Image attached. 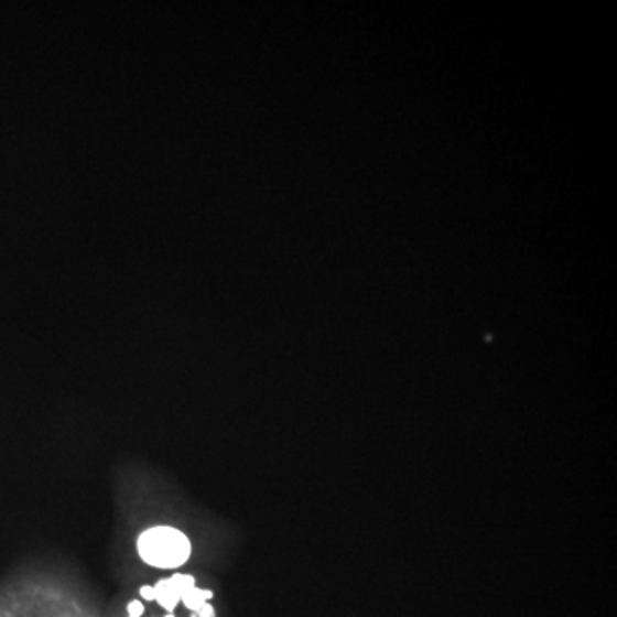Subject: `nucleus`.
<instances>
[{"label": "nucleus", "instance_id": "obj_8", "mask_svg": "<svg viewBox=\"0 0 617 617\" xmlns=\"http://www.w3.org/2000/svg\"><path fill=\"white\" fill-rule=\"evenodd\" d=\"M193 617H197L196 614H193Z\"/></svg>", "mask_w": 617, "mask_h": 617}, {"label": "nucleus", "instance_id": "obj_3", "mask_svg": "<svg viewBox=\"0 0 617 617\" xmlns=\"http://www.w3.org/2000/svg\"><path fill=\"white\" fill-rule=\"evenodd\" d=\"M212 591H203V588L193 586V588L185 592L184 597H182V602H184V606L187 607V609L193 610V613H197V610L205 606L206 602L212 600Z\"/></svg>", "mask_w": 617, "mask_h": 617}, {"label": "nucleus", "instance_id": "obj_5", "mask_svg": "<svg viewBox=\"0 0 617 617\" xmlns=\"http://www.w3.org/2000/svg\"><path fill=\"white\" fill-rule=\"evenodd\" d=\"M194 614H196L197 617H216L215 609H213V606L212 604H209V602H206L205 606L201 607V609Z\"/></svg>", "mask_w": 617, "mask_h": 617}, {"label": "nucleus", "instance_id": "obj_2", "mask_svg": "<svg viewBox=\"0 0 617 617\" xmlns=\"http://www.w3.org/2000/svg\"><path fill=\"white\" fill-rule=\"evenodd\" d=\"M196 586V580L191 575H181L175 573L172 578L160 580L154 588V600L159 602L160 606L166 610V614H172L178 602H182L185 592Z\"/></svg>", "mask_w": 617, "mask_h": 617}, {"label": "nucleus", "instance_id": "obj_7", "mask_svg": "<svg viewBox=\"0 0 617 617\" xmlns=\"http://www.w3.org/2000/svg\"><path fill=\"white\" fill-rule=\"evenodd\" d=\"M165 617H175L174 614H166Z\"/></svg>", "mask_w": 617, "mask_h": 617}, {"label": "nucleus", "instance_id": "obj_9", "mask_svg": "<svg viewBox=\"0 0 617 617\" xmlns=\"http://www.w3.org/2000/svg\"><path fill=\"white\" fill-rule=\"evenodd\" d=\"M129 617H132V616H129Z\"/></svg>", "mask_w": 617, "mask_h": 617}, {"label": "nucleus", "instance_id": "obj_6", "mask_svg": "<svg viewBox=\"0 0 617 617\" xmlns=\"http://www.w3.org/2000/svg\"><path fill=\"white\" fill-rule=\"evenodd\" d=\"M141 597L147 598V600H154V588L153 586H141V591H139Z\"/></svg>", "mask_w": 617, "mask_h": 617}, {"label": "nucleus", "instance_id": "obj_1", "mask_svg": "<svg viewBox=\"0 0 617 617\" xmlns=\"http://www.w3.org/2000/svg\"><path fill=\"white\" fill-rule=\"evenodd\" d=\"M138 551L141 560L150 566L175 570L190 560L191 542L181 530L154 527L139 537Z\"/></svg>", "mask_w": 617, "mask_h": 617}, {"label": "nucleus", "instance_id": "obj_4", "mask_svg": "<svg viewBox=\"0 0 617 617\" xmlns=\"http://www.w3.org/2000/svg\"><path fill=\"white\" fill-rule=\"evenodd\" d=\"M129 616L141 617L144 614V606L139 600H132L128 606Z\"/></svg>", "mask_w": 617, "mask_h": 617}]
</instances>
